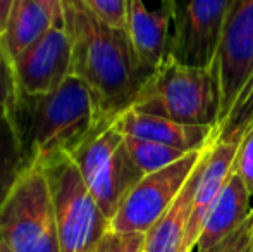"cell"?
Masks as SVG:
<instances>
[{
  "label": "cell",
  "instance_id": "obj_1",
  "mask_svg": "<svg viewBox=\"0 0 253 252\" xmlns=\"http://www.w3.org/2000/svg\"><path fill=\"white\" fill-rule=\"evenodd\" d=\"M64 28L73 49V73L90 85L103 118L129 109L150 76L126 30L98 19L81 0H62Z\"/></svg>",
  "mask_w": 253,
  "mask_h": 252
},
{
  "label": "cell",
  "instance_id": "obj_2",
  "mask_svg": "<svg viewBox=\"0 0 253 252\" xmlns=\"http://www.w3.org/2000/svg\"><path fill=\"white\" fill-rule=\"evenodd\" d=\"M16 104L28 109L21 135L30 164H43L71 154L98 123L107 119L90 85L74 73L48 94L17 97Z\"/></svg>",
  "mask_w": 253,
  "mask_h": 252
},
{
  "label": "cell",
  "instance_id": "obj_3",
  "mask_svg": "<svg viewBox=\"0 0 253 252\" xmlns=\"http://www.w3.org/2000/svg\"><path fill=\"white\" fill-rule=\"evenodd\" d=\"M131 109L181 125L217 126L219 94L209 67L184 66L167 55L147 78Z\"/></svg>",
  "mask_w": 253,
  "mask_h": 252
},
{
  "label": "cell",
  "instance_id": "obj_4",
  "mask_svg": "<svg viewBox=\"0 0 253 252\" xmlns=\"http://www.w3.org/2000/svg\"><path fill=\"white\" fill-rule=\"evenodd\" d=\"M69 155L109 219L116 216L129 190L145 176L127 152L126 138L117 128L116 118L98 123Z\"/></svg>",
  "mask_w": 253,
  "mask_h": 252
},
{
  "label": "cell",
  "instance_id": "obj_5",
  "mask_svg": "<svg viewBox=\"0 0 253 252\" xmlns=\"http://www.w3.org/2000/svg\"><path fill=\"white\" fill-rule=\"evenodd\" d=\"M38 166L43 168L50 187L60 252H95L110 230V219L102 212L76 162L64 154Z\"/></svg>",
  "mask_w": 253,
  "mask_h": 252
},
{
  "label": "cell",
  "instance_id": "obj_6",
  "mask_svg": "<svg viewBox=\"0 0 253 252\" xmlns=\"http://www.w3.org/2000/svg\"><path fill=\"white\" fill-rule=\"evenodd\" d=\"M0 240L12 252H60L50 187L42 166L31 164L0 205Z\"/></svg>",
  "mask_w": 253,
  "mask_h": 252
},
{
  "label": "cell",
  "instance_id": "obj_7",
  "mask_svg": "<svg viewBox=\"0 0 253 252\" xmlns=\"http://www.w3.org/2000/svg\"><path fill=\"white\" fill-rule=\"evenodd\" d=\"M212 145L188 152L174 164L145 175L110 219V230L116 233H147L172 205Z\"/></svg>",
  "mask_w": 253,
  "mask_h": 252
},
{
  "label": "cell",
  "instance_id": "obj_8",
  "mask_svg": "<svg viewBox=\"0 0 253 252\" xmlns=\"http://www.w3.org/2000/svg\"><path fill=\"white\" fill-rule=\"evenodd\" d=\"M209 69L219 94L217 133L253 74V0H233Z\"/></svg>",
  "mask_w": 253,
  "mask_h": 252
},
{
  "label": "cell",
  "instance_id": "obj_9",
  "mask_svg": "<svg viewBox=\"0 0 253 252\" xmlns=\"http://www.w3.org/2000/svg\"><path fill=\"white\" fill-rule=\"evenodd\" d=\"M233 0H183L177 3L169 55L184 66L210 67Z\"/></svg>",
  "mask_w": 253,
  "mask_h": 252
},
{
  "label": "cell",
  "instance_id": "obj_10",
  "mask_svg": "<svg viewBox=\"0 0 253 252\" xmlns=\"http://www.w3.org/2000/svg\"><path fill=\"white\" fill-rule=\"evenodd\" d=\"M17 97H40L73 73V49L66 28L52 26L12 61Z\"/></svg>",
  "mask_w": 253,
  "mask_h": 252
},
{
  "label": "cell",
  "instance_id": "obj_11",
  "mask_svg": "<svg viewBox=\"0 0 253 252\" xmlns=\"http://www.w3.org/2000/svg\"><path fill=\"white\" fill-rule=\"evenodd\" d=\"M177 0H162L159 9L152 10L143 0H127L126 31L138 61L145 71L153 73L169 55L176 23Z\"/></svg>",
  "mask_w": 253,
  "mask_h": 252
},
{
  "label": "cell",
  "instance_id": "obj_12",
  "mask_svg": "<svg viewBox=\"0 0 253 252\" xmlns=\"http://www.w3.org/2000/svg\"><path fill=\"white\" fill-rule=\"evenodd\" d=\"M238 147H240V142H213L209 154L198 166L197 185H195L186 242H184L186 252L195 251L207 212L210 211L217 195L220 194L234 169Z\"/></svg>",
  "mask_w": 253,
  "mask_h": 252
},
{
  "label": "cell",
  "instance_id": "obj_13",
  "mask_svg": "<svg viewBox=\"0 0 253 252\" xmlns=\"http://www.w3.org/2000/svg\"><path fill=\"white\" fill-rule=\"evenodd\" d=\"M116 125L126 137L160 142L184 152L200 151L215 142L213 126L181 125L167 118L134 111L131 107L117 116Z\"/></svg>",
  "mask_w": 253,
  "mask_h": 252
},
{
  "label": "cell",
  "instance_id": "obj_14",
  "mask_svg": "<svg viewBox=\"0 0 253 252\" xmlns=\"http://www.w3.org/2000/svg\"><path fill=\"white\" fill-rule=\"evenodd\" d=\"M252 214V201L247 185L233 169L226 185L207 212L193 252H210L233 235Z\"/></svg>",
  "mask_w": 253,
  "mask_h": 252
},
{
  "label": "cell",
  "instance_id": "obj_15",
  "mask_svg": "<svg viewBox=\"0 0 253 252\" xmlns=\"http://www.w3.org/2000/svg\"><path fill=\"white\" fill-rule=\"evenodd\" d=\"M197 173L198 168L195 169L191 178L183 187L181 194L172 202V205L166 211V214L147 232L145 252H186L184 242H186L191 202H193L195 185H197Z\"/></svg>",
  "mask_w": 253,
  "mask_h": 252
},
{
  "label": "cell",
  "instance_id": "obj_16",
  "mask_svg": "<svg viewBox=\"0 0 253 252\" xmlns=\"http://www.w3.org/2000/svg\"><path fill=\"white\" fill-rule=\"evenodd\" d=\"M53 26L47 10L35 0H14L5 30L0 35V49L14 61L28 47L40 40Z\"/></svg>",
  "mask_w": 253,
  "mask_h": 252
},
{
  "label": "cell",
  "instance_id": "obj_17",
  "mask_svg": "<svg viewBox=\"0 0 253 252\" xmlns=\"http://www.w3.org/2000/svg\"><path fill=\"white\" fill-rule=\"evenodd\" d=\"M30 166L16 105L0 107V205Z\"/></svg>",
  "mask_w": 253,
  "mask_h": 252
},
{
  "label": "cell",
  "instance_id": "obj_18",
  "mask_svg": "<svg viewBox=\"0 0 253 252\" xmlns=\"http://www.w3.org/2000/svg\"><path fill=\"white\" fill-rule=\"evenodd\" d=\"M124 138H126L127 152L143 175H150L153 171L167 168L188 154L181 149L170 147V145L160 144V142L141 140V138L126 137V135Z\"/></svg>",
  "mask_w": 253,
  "mask_h": 252
},
{
  "label": "cell",
  "instance_id": "obj_19",
  "mask_svg": "<svg viewBox=\"0 0 253 252\" xmlns=\"http://www.w3.org/2000/svg\"><path fill=\"white\" fill-rule=\"evenodd\" d=\"M253 123V74L245 85L227 119L217 130L215 142H241L243 135Z\"/></svg>",
  "mask_w": 253,
  "mask_h": 252
},
{
  "label": "cell",
  "instance_id": "obj_20",
  "mask_svg": "<svg viewBox=\"0 0 253 252\" xmlns=\"http://www.w3.org/2000/svg\"><path fill=\"white\" fill-rule=\"evenodd\" d=\"M98 19L119 30H126L127 0H81Z\"/></svg>",
  "mask_w": 253,
  "mask_h": 252
},
{
  "label": "cell",
  "instance_id": "obj_21",
  "mask_svg": "<svg viewBox=\"0 0 253 252\" xmlns=\"http://www.w3.org/2000/svg\"><path fill=\"white\" fill-rule=\"evenodd\" d=\"M145 235L147 233H116L109 230L95 252H145Z\"/></svg>",
  "mask_w": 253,
  "mask_h": 252
},
{
  "label": "cell",
  "instance_id": "obj_22",
  "mask_svg": "<svg viewBox=\"0 0 253 252\" xmlns=\"http://www.w3.org/2000/svg\"><path fill=\"white\" fill-rule=\"evenodd\" d=\"M210 252H253V212L233 235Z\"/></svg>",
  "mask_w": 253,
  "mask_h": 252
},
{
  "label": "cell",
  "instance_id": "obj_23",
  "mask_svg": "<svg viewBox=\"0 0 253 252\" xmlns=\"http://www.w3.org/2000/svg\"><path fill=\"white\" fill-rule=\"evenodd\" d=\"M17 88L16 78H14L12 61L0 49V107L5 105H16Z\"/></svg>",
  "mask_w": 253,
  "mask_h": 252
},
{
  "label": "cell",
  "instance_id": "obj_24",
  "mask_svg": "<svg viewBox=\"0 0 253 252\" xmlns=\"http://www.w3.org/2000/svg\"><path fill=\"white\" fill-rule=\"evenodd\" d=\"M38 2L47 14L50 16L53 26L57 28H64V5H62V0H35Z\"/></svg>",
  "mask_w": 253,
  "mask_h": 252
},
{
  "label": "cell",
  "instance_id": "obj_25",
  "mask_svg": "<svg viewBox=\"0 0 253 252\" xmlns=\"http://www.w3.org/2000/svg\"><path fill=\"white\" fill-rule=\"evenodd\" d=\"M12 3H14V0H0V35L5 30V24H7V19H9Z\"/></svg>",
  "mask_w": 253,
  "mask_h": 252
},
{
  "label": "cell",
  "instance_id": "obj_26",
  "mask_svg": "<svg viewBox=\"0 0 253 252\" xmlns=\"http://www.w3.org/2000/svg\"><path fill=\"white\" fill-rule=\"evenodd\" d=\"M0 252H12V251H10L9 247H7L5 244L2 242V240H0Z\"/></svg>",
  "mask_w": 253,
  "mask_h": 252
}]
</instances>
